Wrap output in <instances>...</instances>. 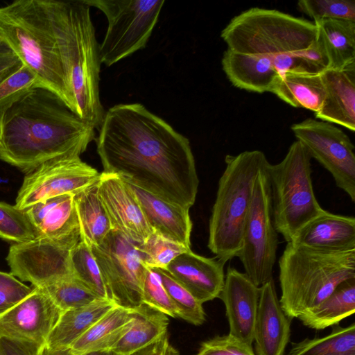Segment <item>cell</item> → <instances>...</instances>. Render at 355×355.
<instances>
[{"mask_svg":"<svg viewBox=\"0 0 355 355\" xmlns=\"http://www.w3.org/2000/svg\"><path fill=\"white\" fill-rule=\"evenodd\" d=\"M103 172L168 202L190 208L199 180L189 139L142 104L105 112L96 138Z\"/></svg>","mask_w":355,"mask_h":355,"instance_id":"obj_1","label":"cell"},{"mask_svg":"<svg viewBox=\"0 0 355 355\" xmlns=\"http://www.w3.org/2000/svg\"><path fill=\"white\" fill-rule=\"evenodd\" d=\"M94 130L59 96L37 87L0 112V159L27 173L53 159L80 157Z\"/></svg>","mask_w":355,"mask_h":355,"instance_id":"obj_2","label":"cell"},{"mask_svg":"<svg viewBox=\"0 0 355 355\" xmlns=\"http://www.w3.org/2000/svg\"><path fill=\"white\" fill-rule=\"evenodd\" d=\"M75 114L98 130L105 111L100 98L99 44L85 0H47Z\"/></svg>","mask_w":355,"mask_h":355,"instance_id":"obj_3","label":"cell"},{"mask_svg":"<svg viewBox=\"0 0 355 355\" xmlns=\"http://www.w3.org/2000/svg\"><path fill=\"white\" fill-rule=\"evenodd\" d=\"M0 41L35 72L43 87L75 113L47 0H19L0 6Z\"/></svg>","mask_w":355,"mask_h":355,"instance_id":"obj_4","label":"cell"},{"mask_svg":"<svg viewBox=\"0 0 355 355\" xmlns=\"http://www.w3.org/2000/svg\"><path fill=\"white\" fill-rule=\"evenodd\" d=\"M278 263L279 300L291 320L320 304L343 282L355 278V250L325 252L287 243Z\"/></svg>","mask_w":355,"mask_h":355,"instance_id":"obj_5","label":"cell"},{"mask_svg":"<svg viewBox=\"0 0 355 355\" xmlns=\"http://www.w3.org/2000/svg\"><path fill=\"white\" fill-rule=\"evenodd\" d=\"M268 162L259 150L225 157V167L209 218L207 243L211 252L224 263L236 257L241 249L255 180Z\"/></svg>","mask_w":355,"mask_h":355,"instance_id":"obj_6","label":"cell"},{"mask_svg":"<svg viewBox=\"0 0 355 355\" xmlns=\"http://www.w3.org/2000/svg\"><path fill=\"white\" fill-rule=\"evenodd\" d=\"M317 35L313 22L277 10L258 7L233 17L220 33L228 49L270 58L306 49Z\"/></svg>","mask_w":355,"mask_h":355,"instance_id":"obj_7","label":"cell"},{"mask_svg":"<svg viewBox=\"0 0 355 355\" xmlns=\"http://www.w3.org/2000/svg\"><path fill=\"white\" fill-rule=\"evenodd\" d=\"M311 159L307 149L295 141L280 162L267 166L273 225L287 243L324 210L314 193Z\"/></svg>","mask_w":355,"mask_h":355,"instance_id":"obj_8","label":"cell"},{"mask_svg":"<svg viewBox=\"0 0 355 355\" xmlns=\"http://www.w3.org/2000/svg\"><path fill=\"white\" fill-rule=\"evenodd\" d=\"M107 21L99 44L101 63L110 67L146 47L157 23L164 0H85Z\"/></svg>","mask_w":355,"mask_h":355,"instance_id":"obj_9","label":"cell"},{"mask_svg":"<svg viewBox=\"0 0 355 355\" xmlns=\"http://www.w3.org/2000/svg\"><path fill=\"white\" fill-rule=\"evenodd\" d=\"M267 164L258 173L245 223L239 257L246 275L259 287L272 279L278 248L272 218Z\"/></svg>","mask_w":355,"mask_h":355,"instance_id":"obj_10","label":"cell"},{"mask_svg":"<svg viewBox=\"0 0 355 355\" xmlns=\"http://www.w3.org/2000/svg\"><path fill=\"white\" fill-rule=\"evenodd\" d=\"M138 245L112 230L99 245L90 248L112 301L128 309L143 303L142 288L147 266Z\"/></svg>","mask_w":355,"mask_h":355,"instance_id":"obj_11","label":"cell"},{"mask_svg":"<svg viewBox=\"0 0 355 355\" xmlns=\"http://www.w3.org/2000/svg\"><path fill=\"white\" fill-rule=\"evenodd\" d=\"M291 129L297 141L333 177L336 186L355 202V154L350 138L333 123L308 118Z\"/></svg>","mask_w":355,"mask_h":355,"instance_id":"obj_12","label":"cell"},{"mask_svg":"<svg viewBox=\"0 0 355 355\" xmlns=\"http://www.w3.org/2000/svg\"><path fill=\"white\" fill-rule=\"evenodd\" d=\"M100 173L80 157L47 162L27 173L15 205L25 211L32 205L64 194L76 195L96 183Z\"/></svg>","mask_w":355,"mask_h":355,"instance_id":"obj_13","label":"cell"},{"mask_svg":"<svg viewBox=\"0 0 355 355\" xmlns=\"http://www.w3.org/2000/svg\"><path fill=\"white\" fill-rule=\"evenodd\" d=\"M78 243L42 237L13 243L6 257L10 273L33 287L73 276L70 252Z\"/></svg>","mask_w":355,"mask_h":355,"instance_id":"obj_14","label":"cell"},{"mask_svg":"<svg viewBox=\"0 0 355 355\" xmlns=\"http://www.w3.org/2000/svg\"><path fill=\"white\" fill-rule=\"evenodd\" d=\"M62 311L41 287L0 316V338L45 347Z\"/></svg>","mask_w":355,"mask_h":355,"instance_id":"obj_15","label":"cell"},{"mask_svg":"<svg viewBox=\"0 0 355 355\" xmlns=\"http://www.w3.org/2000/svg\"><path fill=\"white\" fill-rule=\"evenodd\" d=\"M97 187L112 230L136 243L144 242L153 230L128 183L117 175L103 172Z\"/></svg>","mask_w":355,"mask_h":355,"instance_id":"obj_16","label":"cell"},{"mask_svg":"<svg viewBox=\"0 0 355 355\" xmlns=\"http://www.w3.org/2000/svg\"><path fill=\"white\" fill-rule=\"evenodd\" d=\"M218 298L225 305L230 327L229 334L252 346L259 287L245 273L229 267Z\"/></svg>","mask_w":355,"mask_h":355,"instance_id":"obj_17","label":"cell"},{"mask_svg":"<svg viewBox=\"0 0 355 355\" xmlns=\"http://www.w3.org/2000/svg\"><path fill=\"white\" fill-rule=\"evenodd\" d=\"M223 261L189 250L164 269L202 304L218 297L225 282Z\"/></svg>","mask_w":355,"mask_h":355,"instance_id":"obj_18","label":"cell"},{"mask_svg":"<svg viewBox=\"0 0 355 355\" xmlns=\"http://www.w3.org/2000/svg\"><path fill=\"white\" fill-rule=\"evenodd\" d=\"M291 322L281 307L273 279L261 285L254 331L256 355H284Z\"/></svg>","mask_w":355,"mask_h":355,"instance_id":"obj_19","label":"cell"},{"mask_svg":"<svg viewBox=\"0 0 355 355\" xmlns=\"http://www.w3.org/2000/svg\"><path fill=\"white\" fill-rule=\"evenodd\" d=\"M74 196L71 193L55 196L25 210L36 237L76 243L82 241Z\"/></svg>","mask_w":355,"mask_h":355,"instance_id":"obj_20","label":"cell"},{"mask_svg":"<svg viewBox=\"0 0 355 355\" xmlns=\"http://www.w3.org/2000/svg\"><path fill=\"white\" fill-rule=\"evenodd\" d=\"M289 243L325 252L355 250V218L324 210L301 227Z\"/></svg>","mask_w":355,"mask_h":355,"instance_id":"obj_21","label":"cell"},{"mask_svg":"<svg viewBox=\"0 0 355 355\" xmlns=\"http://www.w3.org/2000/svg\"><path fill=\"white\" fill-rule=\"evenodd\" d=\"M326 96L316 119L355 130V62L320 73Z\"/></svg>","mask_w":355,"mask_h":355,"instance_id":"obj_22","label":"cell"},{"mask_svg":"<svg viewBox=\"0 0 355 355\" xmlns=\"http://www.w3.org/2000/svg\"><path fill=\"white\" fill-rule=\"evenodd\" d=\"M128 183L152 229L165 237L191 248L193 225L189 209L168 202L130 182Z\"/></svg>","mask_w":355,"mask_h":355,"instance_id":"obj_23","label":"cell"},{"mask_svg":"<svg viewBox=\"0 0 355 355\" xmlns=\"http://www.w3.org/2000/svg\"><path fill=\"white\" fill-rule=\"evenodd\" d=\"M221 64L230 82L248 92H270L279 76L270 57L243 54L227 49Z\"/></svg>","mask_w":355,"mask_h":355,"instance_id":"obj_24","label":"cell"},{"mask_svg":"<svg viewBox=\"0 0 355 355\" xmlns=\"http://www.w3.org/2000/svg\"><path fill=\"white\" fill-rule=\"evenodd\" d=\"M115 306L110 300L99 298L85 306L62 312L44 347L50 350L69 349L78 338Z\"/></svg>","mask_w":355,"mask_h":355,"instance_id":"obj_25","label":"cell"},{"mask_svg":"<svg viewBox=\"0 0 355 355\" xmlns=\"http://www.w3.org/2000/svg\"><path fill=\"white\" fill-rule=\"evenodd\" d=\"M133 322L131 309L115 306L94 323L69 348L73 355L111 350Z\"/></svg>","mask_w":355,"mask_h":355,"instance_id":"obj_26","label":"cell"},{"mask_svg":"<svg viewBox=\"0 0 355 355\" xmlns=\"http://www.w3.org/2000/svg\"><path fill=\"white\" fill-rule=\"evenodd\" d=\"M37 87L42 86L35 72L0 41V112Z\"/></svg>","mask_w":355,"mask_h":355,"instance_id":"obj_27","label":"cell"},{"mask_svg":"<svg viewBox=\"0 0 355 355\" xmlns=\"http://www.w3.org/2000/svg\"><path fill=\"white\" fill-rule=\"evenodd\" d=\"M133 322L129 331L112 348L117 355H127L156 341L167 334L168 315L142 303L131 309Z\"/></svg>","mask_w":355,"mask_h":355,"instance_id":"obj_28","label":"cell"},{"mask_svg":"<svg viewBox=\"0 0 355 355\" xmlns=\"http://www.w3.org/2000/svg\"><path fill=\"white\" fill-rule=\"evenodd\" d=\"M270 92L293 107L315 113L320 110L326 96L320 74L286 73L277 78Z\"/></svg>","mask_w":355,"mask_h":355,"instance_id":"obj_29","label":"cell"},{"mask_svg":"<svg viewBox=\"0 0 355 355\" xmlns=\"http://www.w3.org/2000/svg\"><path fill=\"white\" fill-rule=\"evenodd\" d=\"M355 311V278L340 283L331 294L297 319L311 329L322 330L335 326Z\"/></svg>","mask_w":355,"mask_h":355,"instance_id":"obj_30","label":"cell"},{"mask_svg":"<svg viewBox=\"0 0 355 355\" xmlns=\"http://www.w3.org/2000/svg\"><path fill=\"white\" fill-rule=\"evenodd\" d=\"M97 182L74 196L81 240L89 248L99 245L112 230L98 192Z\"/></svg>","mask_w":355,"mask_h":355,"instance_id":"obj_31","label":"cell"},{"mask_svg":"<svg viewBox=\"0 0 355 355\" xmlns=\"http://www.w3.org/2000/svg\"><path fill=\"white\" fill-rule=\"evenodd\" d=\"M313 23L326 50L329 69H340L355 62V21L322 19Z\"/></svg>","mask_w":355,"mask_h":355,"instance_id":"obj_32","label":"cell"},{"mask_svg":"<svg viewBox=\"0 0 355 355\" xmlns=\"http://www.w3.org/2000/svg\"><path fill=\"white\" fill-rule=\"evenodd\" d=\"M286 355H355V323L336 324L325 336L292 343Z\"/></svg>","mask_w":355,"mask_h":355,"instance_id":"obj_33","label":"cell"},{"mask_svg":"<svg viewBox=\"0 0 355 355\" xmlns=\"http://www.w3.org/2000/svg\"><path fill=\"white\" fill-rule=\"evenodd\" d=\"M72 275L100 298L111 300L91 248L83 241L70 252Z\"/></svg>","mask_w":355,"mask_h":355,"instance_id":"obj_34","label":"cell"},{"mask_svg":"<svg viewBox=\"0 0 355 355\" xmlns=\"http://www.w3.org/2000/svg\"><path fill=\"white\" fill-rule=\"evenodd\" d=\"M62 311L85 306L100 297L73 276L41 287Z\"/></svg>","mask_w":355,"mask_h":355,"instance_id":"obj_35","label":"cell"},{"mask_svg":"<svg viewBox=\"0 0 355 355\" xmlns=\"http://www.w3.org/2000/svg\"><path fill=\"white\" fill-rule=\"evenodd\" d=\"M159 275L162 284L176 306L179 318L196 326L205 321V312L202 304L166 270L153 268Z\"/></svg>","mask_w":355,"mask_h":355,"instance_id":"obj_36","label":"cell"},{"mask_svg":"<svg viewBox=\"0 0 355 355\" xmlns=\"http://www.w3.org/2000/svg\"><path fill=\"white\" fill-rule=\"evenodd\" d=\"M138 249L147 267L162 269H165L180 254L191 250L155 230L138 245Z\"/></svg>","mask_w":355,"mask_h":355,"instance_id":"obj_37","label":"cell"},{"mask_svg":"<svg viewBox=\"0 0 355 355\" xmlns=\"http://www.w3.org/2000/svg\"><path fill=\"white\" fill-rule=\"evenodd\" d=\"M35 231L25 211L0 201V238L12 242L23 243L34 239Z\"/></svg>","mask_w":355,"mask_h":355,"instance_id":"obj_38","label":"cell"},{"mask_svg":"<svg viewBox=\"0 0 355 355\" xmlns=\"http://www.w3.org/2000/svg\"><path fill=\"white\" fill-rule=\"evenodd\" d=\"M299 10L314 21L322 19H342L355 21L354 0H301Z\"/></svg>","mask_w":355,"mask_h":355,"instance_id":"obj_39","label":"cell"},{"mask_svg":"<svg viewBox=\"0 0 355 355\" xmlns=\"http://www.w3.org/2000/svg\"><path fill=\"white\" fill-rule=\"evenodd\" d=\"M142 301L172 318H179L178 311L163 286L158 273L147 267L142 288Z\"/></svg>","mask_w":355,"mask_h":355,"instance_id":"obj_40","label":"cell"},{"mask_svg":"<svg viewBox=\"0 0 355 355\" xmlns=\"http://www.w3.org/2000/svg\"><path fill=\"white\" fill-rule=\"evenodd\" d=\"M196 355H256L252 347L228 334L202 342Z\"/></svg>","mask_w":355,"mask_h":355,"instance_id":"obj_41","label":"cell"},{"mask_svg":"<svg viewBox=\"0 0 355 355\" xmlns=\"http://www.w3.org/2000/svg\"><path fill=\"white\" fill-rule=\"evenodd\" d=\"M33 291L11 273L0 271V316L14 307Z\"/></svg>","mask_w":355,"mask_h":355,"instance_id":"obj_42","label":"cell"},{"mask_svg":"<svg viewBox=\"0 0 355 355\" xmlns=\"http://www.w3.org/2000/svg\"><path fill=\"white\" fill-rule=\"evenodd\" d=\"M306 60L318 73L329 67V60L320 38L317 35L315 41L306 49L296 53Z\"/></svg>","mask_w":355,"mask_h":355,"instance_id":"obj_43","label":"cell"},{"mask_svg":"<svg viewBox=\"0 0 355 355\" xmlns=\"http://www.w3.org/2000/svg\"><path fill=\"white\" fill-rule=\"evenodd\" d=\"M44 348L34 343L0 338V355H43Z\"/></svg>","mask_w":355,"mask_h":355,"instance_id":"obj_44","label":"cell"},{"mask_svg":"<svg viewBox=\"0 0 355 355\" xmlns=\"http://www.w3.org/2000/svg\"><path fill=\"white\" fill-rule=\"evenodd\" d=\"M127 355H181L169 342L167 334L156 341Z\"/></svg>","mask_w":355,"mask_h":355,"instance_id":"obj_45","label":"cell"},{"mask_svg":"<svg viewBox=\"0 0 355 355\" xmlns=\"http://www.w3.org/2000/svg\"><path fill=\"white\" fill-rule=\"evenodd\" d=\"M43 355H73L69 349L62 350H50L44 348Z\"/></svg>","mask_w":355,"mask_h":355,"instance_id":"obj_46","label":"cell"},{"mask_svg":"<svg viewBox=\"0 0 355 355\" xmlns=\"http://www.w3.org/2000/svg\"><path fill=\"white\" fill-rule=\"evenodd\" d=\"M83 355H117L112 350L93 352Z\"/></svg>","mask_w":355,"mask_h":355,"instance_id":"obj_47","label":"cell"}]
</instances>
